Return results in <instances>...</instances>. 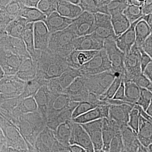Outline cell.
Returning <instances> with one entry per match:
<instances>
[{
    "label": "cell",
    "mask_w": 152,
    "mask_h": 152,
    "mask_svg": "<svg viewBox=\"0 0 152 152\" xmlns=\"http://www.w3.org/2000/svg\"><path fill=\"white\" fill-rule=\"evenodd\" d=\"M28 150L26 152H37L36 150H34L33 148H31V147H29L28 148Z\"/></svg>",
    "instance_id": "obj_58"
},
{
    "label": "cell",
    "mask_w": 152,
    "mask_h": 152,
    "mask_svg": "<svg viewBox=\"0 0 152 152\" xmlns=\"http://www.w3.org/2000/svg\"><path fill=\"white\" fill-rule=\"evenodd\" d=\"M122 82V79L121 77H116L105 92L102 95L98 96L99 100L102 102H106L107 100L113 99L114 95L116 93L117 90L119 88Z\"/></svg>",
    "instance_id": "obj_34"
},
{
    "label": "cell",
    "mask_w": 152,
    "mask_h": 152,
    "mask_svg": "<svg viewBox=\"0 0 152 152\" xmlns=\"http://www.w3.org/2000/svg\"><path fill=\"white\" fill-rule=\"evenodd\" d=\"M138 48L141 54L140 66L142 72V73L146 67L150 63L152 62V58L149 56L140 47H138Z\"/></svg>",
    "instance_id": "obj_44"
},
{
    "label": "cell",
    "mask_w": 152,
    "mask_h": 152,
    "mask_svg": "<svg viewBox=\"0 0 152 152\" xmlns=\"http://www.w3.org/2000/svg\"><path fill=\"white\" fill-rule=\"evenodd\" d=\"M37 75V65L31 58L24 59L16 75L24 82L31 80L35 78Z\"/></svg>",
    "instance_id": "obj_24"
},
{
    "label": "cell",
    "mask_w": 152,
    "mask_h": 152,
    "mask_svg": "<svg viewBox=\"0 0 152 152\" xmlns=\"http://www.w3.org/2000/svg\"><path fill=\"white\" fill-rule=\"evenodd\" d=\"M141 54L138 47L135 42L127 54H125L124 65L126 77L123 82L133 80L142 73L140 66Z\"/></svg>",
    "instance_id": "obj_6"
},
{
    "label": "cell",
    "mask_w": 152,
    "mask_h": 152,
    "mask_svg": "<svg viewBox=\"0 0 152 152\" xmlns=\"http://www.w3.org/2000/svg\"><path fill=\"white\" fill-rule=\"evenodd\" d=\"M124 149L121 132L114 135L109 147V152H121Z\"/></svg>",
    "instance_id": "obj_42"
},
{
    "label": "cell",
    "mask_w": 152,
    "mask_h": 152,
    "mask_svg": "<svg viewBox=\"0 0 152 152\" xmlns=\"http://www.w3.org/2000/svg\"><path fill=\"white\" fill-rule=\"evenodd\" d=\"M128 6L127 1H110L107 5L108 15L112 16L123 13Z\"/></svg>",
    "instance_id": "obj_37"
},
{
    "label": "cell",
    "mask_w": 152,
    "mask_h": 152,
    "mask_svg": "<svg viewBox=\"0 0 152 152\" xmlns=\"http://www.w3.org/2000/svg\"><path fill=\"white\" fill-rule=\"evenodd\" d=\"M104 40L94 33L78 37L74 42V50L81 51H99L104 48Z\"/></svg>",
    "instance_id": "obj_12"
},
{
    "label": "cell",
    "mask_w": 152,
    "mask_h": 152,
    "mask_svg": "<svg viewBox=\"0 0 152 152\" xmlns=\"http://www.w3.org/2000/svg\"><path fill=\"white\" fill-rule=\"evenodd\" d=\"M69 149L70 152H87L82 147L76 145H70Z\"/></svg>",
    "instance_id": "obj_51"
},
{
    "label": "cell",
    "mask_w": 152,
    "mask_h": 152,
    "mask_svg": "<svg viewBox=\"0 0 152 152\" xmlns=\"http://www.w3.org/2000/svg\"><path fill=\"white\" fill-rule=\"evenodd\" d=\"M146 148L147 152H152V144L150 145H149L148 146L147 148Z\"/></svg>",
    "instance_id": "obj_57"
},
{
    "label": "cell",
    "mask_w": 152,
    "mask_h": 152,
    "mask_svg": "<svg viewBox=\"0 0 152 152\" xmlns=\"http://www.w3.org/2000/svg\"><path fill=\"white\" fill-rule=\"evenodd\" d=\"M104 48L111 64L112 70L115 73L116 77H121L123 81L126 77L124 65L125 54L117 46L115 40H105Z\"/></svg>",
    "instance_id": "obj_4"
},
{
    "label": "cell",
    "mask_w": 152,
    "mask_h": 152,
    "mask_svg": "<svg viewBox=\"0 0 152 152\" xmlns=\"http://www.w3.org/2000/svg\"><path fill=\"white\" fill-rule=\"evenodd\" d=\"M82 77L79 69L69 67L64 73L57 78L63 89L65 90L77 78Z\"/></svg>",
    "instance_id": "obj_30"
},
{
    "label": "cell",
    "mask_w": 152,
    "mask_h": 152,
    "mask_svg": "<svg viewBox=\"0 0 152 152\" xmlns=\"http://www.w3.org/2000/svg\"><path fill=\"white\" fill-rule=\"evenodd\" d=\"M24 6L23 1H10L6 6L4 10L9 16L15 19L20 17Z\"/></svg>",
    "instance_id": "obj_35"
},
{
    "label": "cell",
    "mask_w": 152,
    "mask_h": 152,
    "mask_svg": "<svg viewBox=\"0 0 152 152\" xmlns=\"http://www.w3.org/2000/svg\"><path fill=\"white\" fill-rule=\"evenodd\" d=\"M73 20L60 15L57 12L47 17L43 22L51 34L65 29L72 23Z\"/></svg>",
    "instance_id": "obj_20"
},
{
    "label": "cell",
    "mask_w": 152,
    "mask_h": 152,
    "mask_svg": "<svg viewBox=\"0 0 152 152\" xmlns=\"http://www.w3.org/2000/svg\"><path fill=\"white\" fill-rule=\"evenodd\" d=\"M94 15L95 28L93 33L104 41L107 39L115 40L117 38L112 26L111 16L99 13Z\"/></svg>",
    "instance_id": "obj_7"
},
{
    "label": "cell",
    "mask_w": 152,
    "mask_h": 152,
    "mask_svg": "<svg viewBox=\"0 0 152 152\" xmlns=\"http://www.w3.org/2000/svg\"><path fill=\"white\" fill-rule=\"evenodd\" d=\"M96 107H97L88 102H79L72 114V119L85 113Z\"/></svg>",
    "instance_id": "obj_40"
},
{
    "label": "cell",
    "mask_w": 152,
    "mask_h": 152,
    "mask_svg": "<svg viewBox=\"0 0 152 152\" xmlns=\"http://www.w3.org/2000/svg\"><path fill=\"white\" fill-rule=\"evenodd\" d=\"M56 12L60 15L74 20L79 16L83 12L81 8L69 1H57Z\"/></svg>",
    "instance_id": "obj_23"
},
{
    "label": "cell",
    "mask_w": 152,
    "mask_h": 152,
    "mask_svg": "<svg viewBox=\"0 0 152 152\" xmlns=\"http://www.w3.org/2000/svg\"><path fill=\"white\" fill-rule=\"evenodd\" d=\"M111 21L117 38L127 31L131 24L123 13L111 16Z\"/></svg>",
    "instance_id": "obj_26"
},
{
    "label": "cell",
    "mask_w": 152,
    "mask_h": 152,
    "mask_svg": "<svg viewBox=\"0 0 152 152\" xmlns=\"http://www.w3.org/2000/svg\"><path fill=\"white\" fill-rule=\"evenodd\" d=\"M79 69L82 76L92 75L112 70L111 64L105 49L99 51L91 59Z\"/></svg>",
    "instance_id": "obj_5"
},
{
    "label": "cell",
    "mask_w": 152,
    "mask_h": 152,
    "mask_svg": "<svg viewBox=\"0 0 152 152\" xmlns=\"http://www.w3.org/2000/svg\"><path fill=\"white\" fill-rule=\"evenodd\" d=\"M110 105H100L72 120V122L85 124L100 119L109 118Z\"/></svg>",
    "instance_id": "obj_14"
},
{
    "label": "cell",
    "mask_w": 152,
    "mask_h": 152,
    "mask_svg": "<svg viewBox=\"0 0 152 152\" xmlns=\"http://www.w3.org/2000/svg\"><path fill=\"white\" fill-rule=\"evenodd\" d=\"M123 14L129 20L131 24L143 17L141 7L133 5H128L123 12Z\"/></svg>",
    "instance_id": "obj_36"
},
{
    "label": "cell",
    "mask_w": 152,
    "mask_h": 152,
    "mask_svg": "<svg viewBox=\"0 0 152 152\" xmlns=\"http://www.w3.org/2000/svg\"><path fill=\"white\" fill-rule=\"evenodd\" d=\"M99 51H81L74 50L66 58L68 66L79 69L96 54Z\"/></svg>",
    "instance_id": "obj_19"
},
{
    "label": "cell",
    "mask_w": 152,
    "mask_h": 152,
    "mask_svg": "<svg viewBox=\"0 0 152 152\" xmlns=\"http://www.w3.org/2000/svg\"><path fill=\"white\" fill-rule=\"evenodd\" d=\"M94 152H108L105 151H103V150H98V151H95Z\"/></svg>",
    "instance_id": "obj_59"
},
{
    "label": "cell",
    "mask_w": 152,
    "mask_h": 152,
    "mask_svg": "<svg viewBox=\"0 0 152 152\" xmlns=\"http://www.w3.org/2000/svg\"><path fill=\"white\" fill-rule=\"evenodd\" d=\"M34 62L37 65L35 77L43 80L58 77L69 67L66 58L57 56L48 49L41 51L38 58Z\"/></svg>",
    "instance_id": "obj_1"
},
{
    "label": "cell",
    "mask_w": 152,
    "mask_h": 152,
    "mask_svg": "<svg viewBox=\"0 0 152 152\" xmlns=\"http://www.w3.org/2000/svg\"><path fill=\"white\" fill-rule=\"evenodd\" d=\"M77 37L70 25L65 29L51 34L48 49L57 56L67 58L74 50V42Z\"/></svg>",
    "instance_id": "obj_2"
},
{
    "label": "cell",
    "mask_w": 152,
    "mask_h": 152,
    "mask_svg": "<svg viewBox=\"0 0 152 152\" xmlns=\"http://www.w3.org/2000/svg\"><path fill=\"white\" fill-rule=\"evenodd\" d=\"M124 149L127 152H137L141 144L137 138V134L127 125H124L121 130Z\"/></svg>",
    "instance_id": "obj_21"
},
{
    "label": "cell",
    "mask_w": 152,
    "mask_h": 152,
    "mask_svg": "<svg viewBox=\"0 0 152 152\" xmlns=\"http://www.w3.org/2000/svg\"><path fill=\"white\" fill-rule=\"evenodd\" d=\"M83 77L88 92L99 96L105 92L116 75L111 70L96 75Z\"/></svg>",
    "instance_id": "obj_3"
},
{
    "label": "cell",
    "mask_w": 152,
    "mask_h": 152,
    "mask_svg": "<svg viewBox=\"0 0 152 152\" xmlns=\"http://www.w3.org/2000/svg\"><path fill=\"white\" fill-rule=\"evenodd\" d=\"M37 9L48 17L54 12H56L57 1L41 0L39 1Z\"/></svg>",
    "instance_id": "obj_38"
},
{
    "label": "cell",
    "mask_w": 152,
    "mask_h": 152,
    "mask_svg": "<svg viewBox=\"0 0 152 152\" xmlns=\"http://www.w3.org/2000/svg\"><path fill=\"white\" fill-rule=\"evenodd\" d=\"M70 145H76L86 150L87 152H94V147L86 132L81 125L73 122L69 141Z\"/></svg>",
    "instance_id": "obj_9"
},
{
    "label": "cell",
    "mask_w": 152,
    "mask_h": 152,
    "mask_svg": "<svg viewBox=\"0 0 152 152\" xmlns=\"http://www.w3.org/2000/svg\"><path fill=\"white\" fill-rule=\"evenodd\" d=\"M142 11L143 16L152 14V1H144L143 5L142 6Z\"/></svg>",
    "instance_id": "obj_47"
},
{
    "label": "cell",
    "mask_w": 152,
    "mask_h": 152,
    "mask_svg": "<svg viewBox=\"0 0 152 152\" xmlns=\"http://www.w3.org/2000/svg\"><path fill=\"white\" fill-rule=\"evenodd\" d=\"M25 82L15 75H7L0 82V91L11 96L22 94L24 88Z\"/></svg>",
    "instance_id": "obj_16"
},
{
    "label": "cell",
    "mask_w": 152,
    "mask_h": 152,
    "mask_svg": "<svg viewBox=\"0 0 152 152\" xmlns=\"http://www.w3.org/2000/svg\"><path fill=\"white\" fill-rule=\"evenodd\" d=\"M71 26L77 37L91 34L94 31V16L88 12H83L77 18L73 20Z\"/></svg>",
    "instance_id": "obj_8"
},
{
    "label": "cell",
    "mask_w": 152,
    "mask_h": 152,
    "mask_svg": "<svg viewBox=\"0 0 152 152\" xmlns=\"http://www.w3.org/2000/svg\"><path fill=\"white\" fill-rule=\"evenodd\" d=\"M28 23L26 19L20 17L14 19L6 28L7 35L22 39Z\"/></svg>",
    "instance_id": "obj_25"
},
{
    "label": "cell",
    "mask_w": 152,
    "mask_h": 152,
    "mask_svg": "<svg viewBox=\"0 0 152 152\" xmlns=\"http://www.w3.org/2000/svg\"><path fill=\"white\" fill-rule=\"evenodd\" d=\"M133 108L136 109V110H137L140 116L142 117V118L148 121H149L152 122V117L148 115L147 114L145 111L141 107H140V106L137 105V104H135L134 107H133Z\"/></svg>",
    "instance_id": "obj_48"
},
{
    "label": "cell",
    "mask_w": 152,
    "mask_h": 152,
    "mask_svg": "<svg viewBox=\"0 0 152 152\" xmlns=\"http://www.w3.org/2000/svg\"><path fill=\"white\" fill-rule=\"evenodd\" d=\"M72 121H67L60 124L57 130V135L60 143L66 146H69L70 137L72 132Z\"/></svg>",
    "instance_id": "obj_32"
},
{
    "label": "cell",
    "mask_w": 152,
    "mask_h": 152,
    "mask_svg": "<svg viewBox=\"0 0 152 152\" xmlns=\"http://www.w3.org/2000/svg\"><path fill=\"white\" fill-rule=\"evenodd\" d=\"M135 43L140 47L144 41L152 34V29L145 22L141 20L139 21L135 27Z\"/></svg>",
    "instance_id": "obj_28"
},
{
    "label": "cell",
    "mask_w": 152,
    "mask_h": 152,
    "mask_svg": "<svg viewBox=\"0 0 152 152\" xmlns=\"http://www.w3.org/2000/svg\"><path fill=\"white\" fill-rule=\"evenodd\" d=\"M34 37L36 50L44 51L48 49L51 34L43 22L34 23Z\"/></svg>",
    "instance_id": "obj_15"
},
{
    "label": "cell",
    "mask_w": 152,
    "mask_h": 152,
    "mask_svg": "<svg viewBox=\"0 0 152 152\" xmlns=\"http://www.w3.org/2000/svg\"><path fill=\"white\" fill-rule=\"evenodd\" d=\"M142 19V17L131 24L129 29L115 40L117 46L125 54L129 52L135 42V27L137 23Z\"/></svg>",
    "instance_id": "obj_17"
},
{
    "label": "cell",
    "mask_w": 152,
    "mask_h": 152,
    "mask_svg": "<svg viewBox=\"0 0 152 152\" xmlns=\"http://www.w3.org/2000/svg\"><path fill=\"white\" fill-rule=\"evenodd\" d=\"M137 138L140 144L145 148L152 144V122L141 116Z\"/></svg>",
    "instance_id": "obj_22"
},
{
    "label": "cell",
    "mask_w": 152,
    "mask_h": 152,
    "mask_svg": "<svg viewBox=\"0 0 152 152\" xmlns=\"http://www.w3.org/2000/svg\"><path fill=\"white\" fill-rule=\"evenodd\" d=\"M134 105L131 104L111 105L109 110V119L120 124H127L129 115Z\"/></svg>",
    "instance_id": "obj_18"
},
{
    "label": "cell",
    "mask_w": 152,
    "mask_h": 152,
    "mask_svg": "<svg viewBox=\"0 0 152 152\" xmlns=\"http://www.w3.org/2000/svg\"><path fill=\"white\" fill-rule=\"evenodd\" d=\"M144 3V1H141L138 0H129L127 1L128 5H133L138 7H142Z\"/></svg>",
    "instance_id": "obj_52"
},
{
    "label": "cell",
    "mask_w": 152,
    "mask_h": 152,
    "mask_svg": "<svg viewBox=\"0 0 152 152\" xmlns=\"http://www.w3.org/2000/svg\"><path fill=\"white\" fill-rule=\"evenodd\" d=\"M23 59L8 51H0V65L7 75H15L18 71Z\"/></svg>",
    "instance_id": "obj_11"
},
{
    "label": "cell",
    "mask_w": 152,
    "mask_h": 152,
    "mask_svg": "<svg viewBox=\"0 0 152 152\" xmlns=\"http://www.w3.org/2000/svg\"><path fill=\"white\" fill-rule=\"evenodd\" d=\"M124 83L125 87V102L135 104L140 97V88L132 81H128Z\"/></svg>",
    "instance_id": "obj_31"
},
{
    "label": "cell",
    "mask_w": 152,
    "mask_h": 152,
    "mask_svg": "<svg viewBox=\"0 0 152 152\" xmlns=\"http://www.w3.org/2000/svg\"><path fill=\"white\" fill-rule=\"evenodd\" d=\"M0 47L2 50L11 52L23 59L31 58L23 42L21 39L6 35L0 39Z\"/></svg>",
    "instance_id": "obj_10"
},
{
    "label": "cell",
    "mask_w": 152,
    "mask_h": 152,
    "mask_svg": "<svg viewBox=\"0 0 152 152\" xmlns=\"http://www.w3.org/2000/svg\"><path fill=\"white\" fill-rule=\"evenodd\" d=\"M81 125L89 136L94 151L102 150L103 119Z\"/></svg>",
    "instance_id": "obj_13"
},
{
    "label": "cell",
    "mask_w": 152,
    "mask_h": 152,
    "mask_svg": "<svg viewBox=\"0 0 152 152\" xmlns=\"http://www.w3.org/2000/svg\"><path fill=\"white\" fill-rule=\"evenodd\" d=\"M20 17L26 19L28 23L44 22L47 17L37 8H28L24 6Z\"/></svg>",
    "instance_id": "obj_29"
},
{
    "label": "cell",
    "mask_w": 152,
    "mask_h": 152,
    "mask_svg": "<svg viewBox=\"0 0 152 152\" xmlns=\"http://www.w3.org/2000/svg\"><path fill=\"white\" fill-rule=\"evenodd\" d=\"M69 2L75 5L78 6L79 3H80V0H71V1H69Z\"/></svg>",
    "instance_id": "obj_56"
},
{
    "label": "cell",
    "mask_w": 152,
    "mask_h": 152,
    "mask_svg": "<svg viewBox=\"0 0 152 152\" xmlns=\"http://www.w3.org/2000/svg\"><path fill=\"white\" fill-rule=\"evenodd\" d=\"M145 111L148 115L152 117V102L147 108Z\"/></svg>",
    "instance_id": "obj_54"
},
{
    "label": "cell",
    "mask_w": 152,
    "mask_h": 152,
    "mask_svg": "<svg viewBox=\"0 0 152 152\" xmlns=\"http://www.w3.org/2000/svg\"><path fill=\"white\" fill-rule=\"evenodd\" d=\"M23 1L24 7L31 8H37L39 0H25Z\"/></svg>",
    "instance_id": "obj_50"
},
{
    "label": "cell",
    "mask_w": 152,
    "mask_h": 152,
    "mask_svg": "<svg viewBox=\"0 0 152 152\" xmlns=\"http://www.w3.org/2000/svg\"><path fill=\"white\" fill-rule=\"evenodd\" d=\"M106 0L99 1H80L78 6L81 8L83 12H87L90 13H101L102 8L106 4Z\"/></svg>",
    "instance_id": "obj_33"
},
{
    "label": "cell",
    "mask_w": 152,
    "mask_h": 152,
    "mask_svg": "<svg viewBox=\"0 0 152 152\" xmlns=\"http://www.w3.org/2000/svg\"><path fill=\"white\" fill-rule=\"evenodd\" d=\"M34 23H29L26 26L22 40L27 50L31 59L35 57L37 50L35 48L34 37Z\"/></svg>",
    "instance_id": "obj_27"
},
{
    "label": "cell",
    "mask_w": 152,
    "mask_h": 152,
    "mask_svg": "<svg viewBox=\"0 0 152 152\" xmlns=\"http://www.w3.org/2000/svg\"><path fill=\"white\" fill-rule=\"evenodd\" d=\"M113 99L116 100L124 101L125 100V87L124 82H122L119 88L114 95Z\"/></svg>",
    "instance_id": "obj_46"
},
{
    "label": "cell",
    "mask_w": 152,
    "mask_h": 152,
    "mask_svg": "<svg viewBox=\"0 0 152 152\" xmlns=\"http://www.w3.org/2000/svg\"><path fill=\"white\" fill-rule=\"evenodd\" d=\"M152 29V14H150L142 17V19Z\"/></svg>",
    "instance_id": "obj_53"
},
{
    "label": "cell",
    "mask_w": 152,
    "mask_h": 152,
    "mask_svg": "<svg viewBox=\"0 0 152 152\" xmlns=\"http://www.w3.org/2000/svg\"><path fill=\"white\" fill-rule=\"evenodd\" d=\"M140 47L146 53L152 58V34L144 41Z\"/></svg>",
    "instance_id": "obj_45"
},
{
    "label": "cell",
    "mask_w": 152,
    "mask_h": 152,
    "mask_svg": "<svg viewBox=\"0 0 152 152\" xmlns=\"http://www.w3.org/2000/svg\"><path fill=\"white\" fill-rule=\"evenodd\" d=\"M140 115L136 109H132L129 115V120L127 125L135 134H137L138 132Z\"/></svg>",
    "instance_id": "obj_41"
},
{
    "label": "cell",
    "mask_w": 152,
    "mask_h": 152,
    "mask_svg": "<svg viewBox=\"0 0 152 152\" xmlns=\"http://www.w3.org/2000/svg\"><path fill=\"white\" fill-rule=\"evenodd\" d=\"M132 82L134 83L139 88L146 89L152 92V82L145 77L142 73L136 77L133 80Z\"/></svg>",
    "instance_id": "obj_43"
},
{
    "label": "cell",
    "mask_w": 152,
    "mask_h": 152,
    "mask_svg": "<svg viewBox=\"0 0 152 152\" xmlns=\"http://www.w3.org/2000/svg\"><path fill=\"white\" fill-rule=\"evenodd\" d=\"M137 152H148L146 148L141 145Z\"/></svg>",
    "instance_id": "obj_55"
},
{
    "label": "cell",
    "mask_w": 152,
    "mask_h": 152,
    "mask_svg": "<svg viewBox=\"0 0 152 152\" xmlns=\"http://www.w3.org/2000/svg\"><path fill=\"white\" fill-rule=\"evenodd\" d=\"M142 73L151 81L152 82V62L150 63L146 67Z\"/></svg>",
    "instance_id": "obj_49"
},
{
    "label": "cell",
    "mask_w": 152,
    "mask_h": 152,
    "mask_svg": "<svg viewBox=\"0 0 152 152\" xmlns=\"http://www.w3.org/2000/svg\"><path fill=\"white\" fill-rule=\"evenodd\" d=\"M140 96L135 104L140 106L146 111L152 103V92L146 89L140 88Z\"/></svg>",
    "instance_id": "obj_39"
}]
</instances>
